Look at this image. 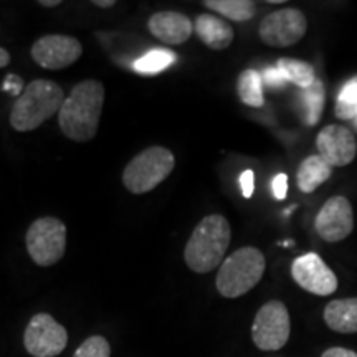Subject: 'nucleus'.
<instances>
[{
	"label": "nucleus",
	"instance_id": "obj_1",
	"mask_svg": "<svg viewBox=\"0 0 357 357\" xmlns=\"http://www.w3.org/2000/svg\"><path fill=\"white\" fill-rule=\"evenodd\" d=\"M105 105V86L98 79H84L75 84L58 113L61 132L71 141L95 139Z\"/></svg>",
	"mask_w": 357,
	"mask_h": 357
},
{
	"label": "nucleus",
	"instance_id": "obj_2",
	"mask_svg": "<svg viewBox=\"0 0 357 357\" xmlns=\"http://www.w3.org/2000/svg\"><path fill=\"white\" fill-rule=\"evenodd\" d=\"M231 240L230 223L220 213L204 217L185 243L184 260L194 273H211L223 263Z\"/></svg>",
	"mask_w": 357,
	"mask_h": 357
},
{
	"label": "nucleus",
	"instance_id": "obj_3",
	"mask_svg": "<svg viewBox=\"0 0 357 357\" xmlns=\"http://www.w3.org/2000/svg\"><path fill=\"white\" fill-rule=\"evenodd\" d=\"M63 89L50 79H33L17 98L10 111V126L19 132H29L42 126L52 116L60 113Z\"/></svg>",
	"mask_w": 357,
	"mask_h": 357
},
{
	"label": "nucleus",
	"instance_id": "obj_4",
	"mask_svg": "<svg viewBox=\"0 0 357 357\" xmlns=\"http://www.w3.org/2000/svg\"><path fill=\"white\" fill-rule=\"evenodd\" d=\"M265 255L257 247H242L225 258L218 270L215 284L223 298H240L260 283L265 275Z\"/></svg>",
	"mask_w": 357,
	"mask_h": 357
},
{
	"label": "nucleus",
	"instance_id": "obj_5",
	"mask_svg": "<svg viewBox=\"0 0 357 357\" xmlns=\"http://www.w3.org/2000/svg\"><path fill=\"white\" fill-rule=\"evenodd\" d=\"M174 167L176 158L167 147L151 146L129 160L123 171V184L131 194H147L162 184Z\"/></svg>",
	"mask_w": 357,
	"mask_h": 357
},
{
	"label": "nucleus",
	"instance_id": "obj_6",
	"mask_svg": "<svg viewBox=\"0 0 357 357\" xmlns=\"http://www.w3.org/2000/svg\"><path fill=\"white\" fill-rule=\"evenodd\" d=\"M26 252L38 266H53L66 252V227L56 217L37 218L25 235Z\"/></svg>",
	"mask_w": 357,
	"mask_h": 357
},
{
	"label": "nucleus",
	"instance_id": "obj_7",
	"mask_svg": "<svg viewBox=\"0 0 357 357\" xmlns=\"http://www.w3.org/2000/svg\"><path fill=\"white\" fill-rule=\"evenodd\" d=\"M291 319L284 303L271 300L263 305L252 324V339L260 351H280L287 346Z\"/></svg>",
	"mask_w": 357,
	"mask_h": 357
},
{
	"label": "nucleus",
	"instance_id": "obj_8",
	"mask_svg": "<svg viewBox=\"0 0 357 357\" xmlns=\"http://www.w3.org/2000/svg\"><path fill=\"white\" fill-rule=\"evenodd\" d=\"M307 20L300 8H280L268 13L260 22L258 35L268 47L287 48L296 45L306 35Z\"/></svg>",
	"mask_w": 357,
	"mask_h": 357
},
{
	"label": "nucleus",
	"instance_id": "obj_9",
	"mask_svg": "<svg viewBox=\"0 0 357 357\" xmlns=\"http://www.w3.org/2000/svg\"><path fill=\"white\" fill-rule=\"evenodd\" d=\"M24 344L33 357H56L68 346V333L52 314L38 312L26 326Z\"/></svg>",
	"mask_w": 357,
	"mask_h": 357
},
{
	"label": "nucleus",
	"instance_id": "obj_10",
	"mask_svg": "<svg viewBox=\"0 0 357 357\" xmlns=\"http://www.w3.org/2000/svg\"><path fill=\"white\" fill-rule=\"evenodd\" d=\"M35 63L45 70H63L73 65L83 55V45L78 38L63 33H50L40 37L32 45Z\"/></svg>",
	"mask_w": 357,
	"mask_h": 357
},
{
	"label": "nucleus",
	"instance_id": "obj_11",
	"mask_svg": "<svg viewBox=\"0 0 357 357\" xmlns=\"http://www.w3.org/2000/svg\"><path fill=\"white\" fill-rule=\"evenodd\" d=\"M291 276L298 287L316 296H329L336 293L339 284L337 276L318 253L298 257L291 265Z\"/></svg>",
	"mask_w": 357,
	"mask_h": 357
},
{
	"label": "nucleus",
	"instance_id": "obj_12",
	"mask_svg": "<svg viewBox=\"0 0 357 357\" xmlns=\"http://www.w3.org/2000/svg\"><path fill=\"white\" fill-rule=\"evenodd\" d=\"M314 229L324 242L336 243L347 238L354 230V211L344 195H334L314 218Z\"/></svg>",
	"mask_w": 357,
	"mask_h": 357
},
{
	"label": "nucleus",
	"instance_id": "obj_13",
	"mask_svg": "<svg viewBox=\"0 0 357 357\" xmlns=\"http://www.w3.org/2000/svg\"><path fill=\"white\" fill-rule=\"evenodd\" d=\"M318 153L331 167L349 166L357 154V141L349 128L329 124L316 137Z\"/></svg>",
	"mask_w": 357,
	"mask_h": 357
},
{
	"label": "nucleus",
	"instance_id": "obj_14",
	"mask_svg": "<svg viewBox=\"0 0 357 357\" xmlns=\"http://www.w3.org/2000/svg\"><path fill=\"white\" fill-rule=\"evenodd\" d=\"M147 29L166 45H182L194 33V24L189 17L181 12H158L147 22Z\"/></svg>",
	"mask_w": 357,
	"mask_h": 357
},
{
	"label": "nucleus",
	"instance_id": "obj_15",
	"mask_svg": "<svg viewBox=\"0 0 357 357\" xmlns=\"http://www.w3.org/2000/svg\"><path fill=\"white\" fill-rule=\"evenodd\" d=\"M194 32L197 33L200 42L212 50H225L235 38V32L229 22L211 13H202L195 19Z\"/></svg>",
	"mask_w": 357,
	"mask_h": 357
},
{
	"label": "nucleus",
	"instance_id": "obj_16",
	"mask_svg": "<svg viewBox=\"0 0 357 357\" xmlns=\"http://www.w3.org/2000/svg\"><path fill=\"white\" fill-rule=\"evenodd\" d=\"M324 321L329 329L341 334L357 333V298L333 300L324 307Z\"/></svg>",
	"mask_w": 357,
	"mask_h": 357
},
{
	"label": "nucleus",
	"instance_id": "obj_17",
	"mask_svg": "<svg viewBox=\"0 0 357 357\" xmlns=\"http://www.w3.org/2000/svg\"><path fill=\"white\" fill-rule=\"evenodd\" d=\"M333 174V167L329 166L319 154L307 155L298 167L296 172V184L298 189L305 194H311L323 185Z\"/></svg>",
	"mask_w": 357,
	"mask_h": 357
},
{
	"label": "nucleus",
	"instance_id": "obj_18",
	"mask_svg": "<svg viewBox=\"0 0 357 357\" xmlns=\"http://www.w3.org/2000/svg\"><path fill=\"white\" fill-rule=\"evenodd\" d=\"M263 79L261 73L257 70H245L236 79V95L243 105L250 108H261L265 105L263 96Z\"/></svg>",
	"mask_w": 357,
	"mask_h": 357
},
{
	"label": "nucleus",
	"instance_id": "obj_19",
	"mask_svg": "<svg viewBox=\"0 0 357 357\" xmlns=\"http://www.w3.org/2000/svg\"><path fill=\"white\" fill-rule=\"evenodd\" d=\"M204 7L220 13L223 19L234 22L252 20L257 13L255 2L250 0H205Z\"/></svg>",
	"mask_w": 357,
	"mask_h": 357
},
{
	"label": "nucleus",
	"instance_id": "obj_20",
	"mask_svg": "<svg viewBox=\"0 0 357 357\" xmlns=\"http://www.w3.org/2000/svg\"><path fill=\"white\" fill-rule=\"evenodd\" d=\"M300 100H301L303 113H305V121L307 126H314V124H318L321 116H323L324 102H326L323 82L318 78L310 88L301 89Z\"/></svg>",
	"mask_w": 357,
	"mask_h": 357
},
{
	"label": "nucleus",
	"instance_id": "obj_21",
	"mask_svg": "<svg viewBox=\"0 0 357 357\" xmlns=\"http://www.w3.org/2000/svg\"><path fill=\"white\" fill-rule=\"evenodd\" d=\"M276 66L284 75V78L288 79V83L296 84L301 89L310 88L318 79L316 78L314 66L307 63V61L296 60V58H281Z\"/></svg>",
	"mask_w": 357,
	"mask_h": 357
},
{
	"label": "nucleus",
	"instance_id": "obj_22",
	"mask_svg": "<svg viewBox=\"0 0 357 357\" xmlns=\"http://www.w3.org/2000/svg\"><path fill=\"white\" fill-rule=\"evenodd\" d=\"M177 55L171 50H151L134 61V71L141 75H158L169 68Z\"/></svg>",
	"mask_w": 357,
	"mask_h": 357
},
{
	"label": "nucleus",
	"instance_id": "obj_23",
	"mask_svg": "<svg viewBox=\"0 0 357 357\" xmlns=\"http://www.w3.org/2000/svg\"><path fill=\"white\" fill-rule=\"evenodd\" d=\"M334 111L339 119H354L357 116V75L342 84Z\"/></svg>",
	"mask_w": 357,
	"mask_h": 357
},
{
	"label": "nucleus",
	"instance_id": "obj_24",
	"mask_svg": "<svg viewBox=\"0 0 357 357\" xmlns=\"http://www.w3.org/2000/svg\"><path fill=\"white\" fill-rule=\"evenodd\" d=\"M73 357H111L108 339L102 336H89L75 351Z\"/></svg>",
	"mask_w": 357,
	"mask_h": 357
},
{
	"label": "nucleus",
	"instance_id": "obj_25",
	"mask_svg": "<svg viewBox=\"0 0 357 357\" xmlns=\"http://www.w3.org/2000/svg\"><path fill=\"white\" fill-rule=\"evenodd\" d=\"M261 79L263 84L271 89H281L287 86L288 79L284 78V75L281 73V70L278 66H266L265 70L261 71Z\"/></svg>",
	"mask_w": 357,
	"mask_h": 357
},
{
	"label": "nucleus",
	"instance_id": "obj_26",
	"mask_svg": "<svg viewBox=\"0 0 357 357\" xmlns=\"http://www.w3.org/2000/svg\"><path fill=\"white\" fill-rule=\"evenodd\" d=\"M240 187H242V194L245 199H250L253 195V190H255V174L253 171H243L242 176H240Z\"/></svg>",
	"mask_w": 357,
	"mask_h": 357
},
{
	"label": "nucleus",
	"instance_id": "obj_27",
	"mask_svg": "<svg viewBox=\"0 0 357 357\" xmlns=\"http://www.w3.org/2000/svg\"><path fill=\"white\" fill-rule=\"evenodd\" d=\"M271 187H273V195L278 200H283L287 199V192H288V176L287 174H278L273 178V184H271Z\"/></svg>",
	"mask_w": 357,
	"mask_h": 357
},
{
	"label": "nucleus",
	"instance_id": "obj_28",
	"mask_svg": "<svg viewBox=\"0 0 357 357\" xmlns=\"http://www.w3.org/2000/svg\"><path fill=\"white\" fill-rule=\"evenodd\" d=\"M321 357H357V352L346 349V347H329Z\"/></svg>",
	"mask_w": 357,
	"mask_h": 357
},
{
	"label": "nucleus",
	"instance_id": "obj_29",
	"mask_svg": "<svg viewBox=\"0 0 357 357\" xmlns=\"http://www.w3.org/2000/svg\"><path fill=\"white\" fill-rule=\"evenodd\" d=\"M8 63H10V53L0 47V68H6Z\"/></svg>",
	"mask_w": 357,
	"mask_h": 357
},
{
	"label": "nucleus",
	"instance_id": "obj_30",
	"mask_svg": "<svg viewBox=\"0 0 357 357\" xmlns=\"http://www.w3.org/2000/svg\"><path fill=\"white\" fill-rule=\"evenodd\" d=\"M93 6L101 7V8H109V7H114L116 2L114 0H95V2H93Z\"/></svg>",
	"mask_w": 357,
	"mask_h": 357
},
{
	"label": "nucleus",
	"instance_id": "obj_31",
	"mask_svg": "<svg viewBox=\"0 0 357 357\" xmlns=\"http://www.w3.org/2000/svg\"><path fill=\"white\" fill-rule=\"evenodd\" d=\"M40 6L42 7H58L60 6V0H40Z\"/></svg>",
	"mask_w": 357,
	"mask_h": 357
},
{
	"label": "nucleus",
	"instance_id": "obj_32",
	"mask_svg": "<svg viewBox=\"0 0 357 357\" xmlns=\"http://www.w3.org/2000/svg\"><path fill=\"white\" fill-rule=\"evenodd\" d=\"M268 3H273V6H276V3H284L283 0H268Z\"/></svg>",
	"mask_w": 357,
	"mask_h": 357
},
{
	"label": "nucleus",
	"instance_id": "obj_33",
	"mask_svg": "<svg viewBox=\"0 0 357 357\" xmlns=\"http://www.w3.org/2000/svg\"><path fill=\"white\" fill-rule=\"evenodd\" d=\"M352 121H354V124H356V128H357V116H356V118H354V119H352Z\"/></svg>",
	"mask_w": 357,
	"mask_h": 357
}]
</instances>
